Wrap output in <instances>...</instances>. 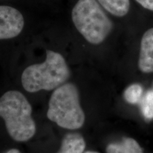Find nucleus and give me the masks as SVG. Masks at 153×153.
I'll use <instances>...</instances> for the list:
<instances>
[{
    "label": "nucleus",
    "mask_w": 153,
    "mask_h": 153,
    "mask_svg": "<svg viewBox=\"0 0 153 153\" xmlns=\"http://www.w3.org/2000/svg\"><path fill=\"white\" fill-rule=\"evenodd\" d=\"M152 90H153V89H152Z\"/></svg>",
    "instance_id": "15"
},
{
    "label": "nucleus",
    "mask_w": 153,
    "mask_h": 153,
    "mask_svg": "<svg viewBox=\"0 0 153 153\" xmlns=\"http://www.w3.org/2000/svg\"><path fill=\"white\" fill-rule=\"evenodd\" d=\"M4 153H21L19 152V150H17V149H11V150H9L8 151Z\"/></svg>",
    "instance_id": "13"
},
{
    "label": "nucleus",
    "mask_w": 153,
    "mask_h": 153,
    "mask_svg": "<svg viewBox=\"0 0 153 153\" xmlns=\"http://www.w3.org/2000/svg\"><path fill=\"white\" fill-rule=\"evenodd\" d=\"M141 112L147 119L153 118V90H149L143 94L139 102Z\"/></svg>",
    "instance_id": "11"
},
{
    "label": "nucleus",
    "mask_w": 153,
    "mask_h": 153,
    "mask_svg": "<svg viewBox=\"0 0 153 153\" xmlns=\"http://www.w3.org/2000/svg\"><path fill=\"white\" fill-rule=\"evenodd\" d=\"M143 96V88L139 84H133L126 89L123 93L125 100L131 104H138Z\"/></svg>",
    "instance_id": "10"
},
{
    "label": "nucleus",
    "mask_w": 153,
    "mask_h": 153,
    "mask_svg": "<svg viewBox=\"0 0 153 153\" xmlns=\"http://www.w3.org/2000/svg\"><path fill=\"white\" fill-rule=\"evenodd\" d=\"M133 1L143 14H153V0H133Z\"/></svg>",
    "instance_id": "12"
},
{
    "label": "nucleus",
    "mask_w": 153,
    "mask_h": 153,
    "mask_svg": "<svg viewBox=\"0 0 153 153\" xmlns=\"http://www.w3.org/2000/svg\"><path fill=\"white\" fill-rule=\"evenodd\" d=\"M32 108L25 96L16 90L8 91L0 97V118L9 135L17 142H25L35 135L36 123Z\"/></svg>",
    "instance_id": "1"
},
{
    "label": "nucleus",
    "mask_w": 153,
    "mask_h": 153,
    "mask_svg": "<svg viewBox=\"0 0 153 153\" xmlns=\"http://www.w3.org/2000/svg\"><path fill=\"white\" fill-rule=\"evenodd\" d=\"M137 66L143 73L153 72V26L146 28L140 39Z\"/></svg>",
    "instance_id": "6"
},
{
    "label": "nucleus",
    "mask_w": 153,
    "mask_h": 153,
    "mask_svg": "<svg viewBox=\"0 0 153 153\" xmlns=\"http://www.w3.org/2000/svg\"><path fill=\"white\" fill-rule=\"evenodd\" d=\"M84 153H99V152H95V151H87V152H85Z\"/></svg>",
    "instance_id": "14"
},
{
    "label": "nucleus",
    "mask_w": 153,
    "mask_h": 153,
    "mask_svg": "<svg viewBox=\"0 0 153 153\" xmlns=\"http://www.w3.org/2000/svg\"><path fill=\"white\" fill-rule=\"evenodd\" d=\"M86 143L79 133L67 134L62 139L60 150L57 153H84Z\"/></svg>",
    "instance_id": "8"
},
{
    "label": "nucleus",
    "mask_w": 153,
    "mask_h": 153,
    "mask_svg": "<svg viewBox=\"0 0 153 153\" xmlns=\"http://www.w3.org/2000/svg\"><path fill=\"white\" fill-rule=\"evenodd\" d=\"M24 18L18 9L10 6H0V40L16 37L24 26Z\"/></svg>",
    "instance_id": "5"
},
{
    "label": "nucleus",
    "mask_w": 153,
    "mask_h": 153,
    "mask_svg": "<svg viewBox=\"0 0 153 153\" xmlns=\"http://www.w3.org/2000/svg\"><path fill=\"white\" fill-rule=\"evenodd\" d=\"M47 116L63 128L76 130L83 126L85 115L75 85L65 83L55 89L50 99Z\"/></svg>",
    "instance_id": "4"
},
{
    "label": "nucleus",
    "mask_w": 153,
    "mask_h": 153,
    "mask_svg": "<svg viewBox=\"0 0 153 153\" xmlns=\"http://www.w3.org/2000/svg\"><path fill=\"white\" fill-rule=\"evenodd\" d=\"M97 0H79L72 10V19L79 33L91 45H100L114 29V22Z\"/></svg>",
    "instance_id": "2"
},
{
    "label": "nucleus",
    "mask_w": 153,
    "mask_h": 153,
    "mask_svg": "<svg viewBox=\"0 0 153 153\" xmlns=\"http://www.w3.org/2000/svg\"><path fill=\"white\" fill-rule=\"evenodd\" d=\"M111 16L118 19L128 18L132 15L145 16L147 15L137 8L133 0H97Z\"/></svg>",
    "instance_id": "7"
},
{
    "label": "nucleus",
    "mask_w": 153,
    "mask_h": 153,
    "mask_svg": "<svg viewBox=\"0 0 153 153\" xmlns=\"http://www.w3.org/2000/svg\"><path fill=\"white\" fill-rule=\"evenodd\" d=\"M70 76V69L64 57L55 51H47L43 62L25 69L22 75V83L28 92L51 91L65 84Z\"/></svg>",
    "instance_id": "3"
},
{
    "label": "nucleus",
    "mask_w": 153,
    "mask_h": 153,
    "mask_svg": "<svg viewBox=\"0 0 153 153\" xmlns=\"http://www.w3.org/2000/svg\"><path fill=\"white\" fill-rule=\"evenodd\" d=\"M107 153H144L138 143L131 137H124L121 141L111 143L106 148Z\"/></svg>",
    "instance_id": "9"
}]
</instances>
